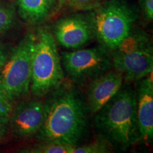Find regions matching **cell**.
Wrapping results in <instances>:
<instances>
[{
    "label": "cell",
    "instance_id": "obj_1",
    "mask_svg": "<svg viewBox=\"0 0 153 153\" xmlns=\"http://www.w3.org/2000/svg\"><path fill=\"white\" fill-rule=\"evenodd\" d=\"M44 104L45 118L36 139L77 144L88 122L87 105L79 91L70 84L62 83L49 93Z\"/></svg>",
    "mask_w": 153,
    "mask_h": 153
},
{
    "label": "cell",
    "instance_id": "obj_2",
    "mask_svg": "<svg viewBox=\"0 0 153 153\" xmlns=\"http://www.w3.org/2000/svg\"><path fill=\"white\" fill-rule=\"evenodd\" d=\"M94 123L101 138L126 150L141 140L137 120L136 94L132 87L120 88L99 111Z\"/></svg>",
    "mask_w": 153,
    "mask_h": 153
},
{
    "label": "cell",
    "instance_id": "obj_3",
    "mask_svg": "<svg viewBox=\"0 0 153 153\" xmlns=\"http://www.w3.org/2000/svg\"><path fill=\"white\" fill-rule=\"evenodd\" d=\"M64 72L60 55L53 33L40 28L34 36L31 56L30 89L37 97H43L62 83Z\"/></svg>",
    "mask_w": 153,
    "mask_h": 153
},
{
    "label": "cell",
    "instance_id": "obj_4",
    "mask_svg": "<svg viewBox=\"0 0 153 153\" xmlns=\"http://www.w3.org/2000/svg\"><path fill=\"white\" fill-rule=\"evenodd\" d=\"M94 36L102 47L112 51L133 30L135 8L126 0H108L89 11Z\"/></svg>",
    "mask_w": 153,
    "mask_h": 153
},
{
    "label": "cell",
    "instance_id": "obj_5",
    "mask_svg": "<svg viewBox=\"0 0 153 153\" xmlns=\"http://www.w3.org/2000/svg\"><path fill=\"white\" fill-rule=\"evenodd\" d=\"M111 52L113 67L122 74L126 84L135 82L152 72V47L143 32L133 30Z\"/></svg>",
    "mask_w": 153,
    "mask_h": 153
},
{
    "label": "cell",
    "instance_id": "obj_6",
    "mask_svg": "<svg viewBox=\"0 0 153 153\" xmlns=\"http://www.w3.org/2000/svg\"><path fill=\"white\" fill-rule=\"evenodd\" d=\"M35 34L28 33L0 65V94L12 101L28 93Z\"/></svg>",
    "mask_w": 153,
    "mask_h": 153
},
{
    "label": "cell",
    "instance_id": "obj_7",
    "mask_svg": "<svg viewBox=\"0 0 153 153\" xmlns=\"http://www.w3.org/2000/svg\"><path fill=\"white\" fill-rule=\"evenodd\" d=\"M60 60L63 71L76 82L94 79L113 67L111 55L104 47L62 51Z\"/></svg>",
    "mask_w": 153,
    "mask_h": 153
},
{
    "label": "cell",
    "instance_id": "obj_8",
    "mask_svg": "<svg viewBox=\"0 0 153 153\" xmlns=\"http://www.w3.org/2000/svg\"><path fill=\"white\" fill-rule=\"evenodd\" d=\"M55 41L66 49L85 46L94 37L89 14H72L65 16L53 25Z\"/></svg>",
    "mask_w": 153,
    "mask_h": 153
},
{
    "label": "cell",
    "instance_id": "obj_9",
    "mask_svg": "<svg viewBox=\"0 0 153 153\" xmlns=\"http://www.w3.org/2000/svg\"><path fill=\"white\" fill-rule=\"evenodd\" d=\"M45 104L41 100L22 101L12 109L9 123L15 136L28 138L35 136L43 125Z\"/></svg>",
    "mask_w": 153,
    "mask_h": 153
},
{
    "label": "cell",
    "instance_id": "obj_10",
    "mask_svg": "<svg viewBox=\"0 0 153 153\" xmlns=\"http://www.w3.org/2000/svg\"><path fill=\"white\" fill-rule=\"evenodd\" d=\"M122 74L111 69L91 79L86 89L87 105L92 114H96L120 90L123 86Z\"/></svg>",
    "mask_w": 153,
    "mask_h": 153
},
{
    "label": "cell",
    "instance_id": "obj_11",
    "mask_svg": "<svg viewBox=\"0 0 153 153\" xmlns=\"http://www.w3.org/2000/svg\"><path fill=\"white\" fill-rule=\"evenodd\" d=\"M152 73L135 82L137 120L141 140L153 139V82Z\"/></svg>",
    "mask_w": 153,
    "mask_h": 153
},
{
    "label": "cell",
    "instance_id": "obj_12",
    "mask_svg": "<svg viewBox=\"0 0 153 153\" xmlns=\"http://www.w3.org/2000/svg\"><path fill=\"white\" fill-rule=\"evenodd\" d=\"M19 13L24 20L41 24L55 11L57 0H18Z\"/></svg>",
    "mask_w": 153,
    "mask_h": 153
},
{
    "label": "cell",
    "instance_id": "obj_13",
    "mask_svg": "<svg viewBox=\"0 0 153 153\" xmlns=\"http://www.w3.org/2000/svg\"><path fill=\"white\" fill-rule=\"evenodd\" d=\"M75 145L55 141H41V143L27 149L25 152L32 153H73Z\"/></svg>",
    "mask_w": 153,
    "mask_h": 153
},
{
    "label": "cell",
    "instance_id": "obj_14",
    "mask_svg": "<svg viewBox=\"0 0 153 153\" xmlns=\"http://www.w3.org/2000/svg\"><path fill=\"white\" fill-rule=\"evenodd\" d=\"M101 0H57L59 6L76 11H91Z\"/></svg>",
    "mask_w": 153,
    "mask_h": 153
},
{
    "label": "cell",
    "instance_id": "obj_15",
    "mask_svg": "<svg viewBox=\"0 0 153 153\" xmlns=\"http://www.w3.org/2000/svg\"><path fill=\"white\" fill-rule=\"evenodd\" d=\"M108 145H111L109 143L101 138L99 140H96L89 144L78 146L75 145L73 153H104L109 152Z\"/></svg>",
    "mask_w": 153,
    "mask_h": 153
},
{
    "label": "cell",
    "instance_id": "obj_16",
    "mask_svg": "<svg viewBox=\"0 0 153 153\" xmlns=\"http://www.w3.org/2000/svg\"><path fill=\"white\" fill-rule=\"evenodd\" d=\"M15 21V10L11 5L0 4V32L10 28Z\"/></svg>",
    "mask_w": 153,
    "mask_h": 153
},
{
    "label": "cell",
    "instance_id": "obj_17",
    "mask_svg": "<svg viewBox=\"0 0 153 153\" xmlns=\"http://www.w3.org/2000/svg\"><path fill=\"white\" fill-rule=\"evenodd\" d=\"M11 111V101L0 94V119L9 118Z\"/></svg>",
    "mask_w": 153,
    "mask_h": 153
},
{
    "label": "cell",
    "instance_id": "obj_18",
    "mask_svg": "<svg viewBox=\"0 0 153 153\" xmlns=\"http://www.w3.org/2000/svg\"><path fill=\"white\" fill-rule=\"evenodd\" d=\"M143 16L148 21L153 19V0H140Z\"/></svg>",
    "mask_w": 153,
    "mask_h": 153
},
{
    "label": "cell",
    "instance_id": "obj_19",
    "mask_svg": "<svg viewBox=\"0 0 153 153\" xmlns=\"http://www.w3.org/2000/svg\"><path fill=\"white\" fill-rule=\"evenodd\" d=\"M9 118H2L0 119V139H1L7 131V124L9 123Z\"/></svg>",
    "mask_w": 153,
    "mask_h": 153
},
{
    "label": "cell",
    "instance_id": "obj_20",
    "mask_svg": "<svg viewBox=\"0 0 153 153\" xmlns=\"http://www.w3.org/2000/svg\"><path fill=\"white\" fill-rule=\"evenodd\" d=\"M7 55L4 52V50L2 45L0 44V65H1L2 63L4 62L6 58H7Z\"/></svg>",
    "mask_w": 153,
    "mask_h": 153
}]
</instances>
